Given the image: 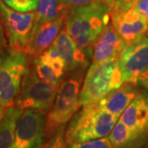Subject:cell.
<instances>
[{"label":"cell","mask_w":148,"mask_h":148,"mask_svg":"<svg viewBox=\"0 0 148 148\" xmlns=\"http://www.w3.org/2000/svg\"><path fill=\"white\" fill-rule=\"evenodd\" d=\"M5 111H6L5 109L0 105V122H1V120H2V118H3V114H4Z\"/></svg>","instance_id":"83f0119b"},{"label":"cell","mask_w":148,"mask_h":148,"mask_svg":"<svg viewBox=\"0 0 148 148\" xmlns=\"http://www.w3.org/2000/svg\"><path fill=\"white\" fill-rule=\"evenodd\" d=\"M144 148H148V139H147V144L145 145V147Z\"/></svg>","instance_id":"f1b7e54d"},{"label":"cell","mask_w":148,"mask_h":148,"mask_svg":"<svg viewBox=\"0 0 148 148\" xmlns=\"http://www.w3.org/2000/svg\"><path fill=\"white\" fill-rule=\"evenodd\" d=\"M32 61L38 76L52 84H60L68 72L64 58L51 46Z\"/></svg>","instance_id":"5bb4252c"},{"label":"cell","mask_w":148,"mask_h":148,"mask_svg":"<svg viewBox=\"0 0 148 148\" xmlns=\"http://www.w3.org/2000/svg\"><path fill=\"white\" fill-rule=\"evenodd\" d=\"M66 148H113L109 138H99L83 143H76L67 145Z\"/></svg>","instance_id":"44dd1931"},{"label":"cell","mask_w":148,"mask_h":148,"mask_svg":"<svg viewBox=\"0 0 148 148\" xmlns=\"http://www.w3.org/2000/svg\"><path fill=\"white\" fill-rule=\"evenodd\" d=\"M119 117L104 110L99 101L82 106L69 123L64 133L67 145L108 137Z\"/></svg>","instance_id":"7a4b0ae2"},{"label":"cell","mask_w":148,"mask_h":148,"mask_svg":"<svg viewBox=\"0 0 148 148\" xmlns=\"http://www.w3.org/2000/svg\"><path fill=\"white\" fill-rule=\"evenodd\" d=\"M127 46L110 21L94 44L91 64L119 59Z\"/></svg>","instance_id":"4fadbf2b"},{"label":"cell","mask_w":148,"mask_h":148,"mask_svg":"<svg viewBox=\"0 0 148 148\" xmlns=\"http://www.w3.org/2000/svg\"><path fill=\"white\" fill-rule=\"evenodd\" d=\"M113 6L95 3L72 8L65 19V29L82 49L93 53L96 39L111 21Z\"/></svg>","instance_id":"6da1fadb"},{"label":"cell","mask_w":148,"mask_h":148,"mask_svg":"<svg viewBox=\"0 0 148 148\" xmlns=\"http://www.w3.org/2000/svg\"><path fill=\"white\" fill-rule=\"evenodd\" d=\"M65 19L66 16H62L55 21L33 26L25 48V52L31 59L36 58L51 46L56 37L62 31Z\"/></svg>","instance_id":"7c38bea8"},{"label":"cell","mask_w":148,"mask_h":148,"mask_svg":"<svg viewBox=\"0 0 148 148\" xmlns=\"http://www.w3.org/2000/svg\"><path fill=\"white\" fill-rule=\"evenodd\" d=\"M35 19V11L20 12L13 10L6 5L3 0H0V22L10 47L25 51Z\"/></svg>","instance_id":"52a82bcc"},{"label":"cell","mask_w":148,"mask_h":148,"mask_svg":"<svg viewBox=\"0 0 148 148\" xmlns=\"http://www.w3.org/2000/svg\"><path fill=\"white\" fill-rule=\"evenodd\" d=\"M134 8L144 17L148 27V0H138Z\"/></svg>","instance_id":"d4e9b609"},{"label":"cell","mask_w":148,"mask_h":148,"mask_svg":"<svg viewBox=\"0 0 148 148\" xmlns=\"http://www.w3.org/2000/svg\"><path fill=\"white\" fill-rule=\"evenodd\" d=\"M51 47L55 49L65 61L68 72H76L87 68L93 53L82 49L70 36L66 29L62 30Z\"/></svg>","instance_id":"8fae6325"},{"label":"cell","mask_w":148,"mask_h":148,"mask_svg":"<svg viewBox=\"0 0 148 148\" xmlns=\"http://www.w3.org/2000/svg\"><path fill=\"white\" fill-rule=\"evenodd\" d=\"M8 45V40L5 36L4 29L0 22V49Z\"/></svg>","instance_id":"4316f807"},{"label":"cell","mask_w":148,"mask_h":148,"mask_svg":"<svg viewBox=\"0 0 148 148\" xmlns=\"http://www.w3.org/2000/svg\"><path fill=\"white\" fill-rule=\"evenodd\" d=\"M86 69L73 72L60 82L53 107L47 114L45 138H50L56 132L64 130L67 123L77 113L82 106L81 89Z\"/></svg>","instance_id":"3957f363"},{"label":"cell","mask_w":148,"mask_h":148,"mask_svg":"<svg viewBox=\"0 0 148 148\" xmlns=\"http://www.w3.org/2000/svg\"><path fill=\"white\" fill-rule=\"evenodd\" d=\"M111 23L127 46L140 41L147 34V21L134 7L126 11L113 8Z\"/></svg>","instance_id":"9c48e42d"},{"label":"cell","mask_w":148,"mask_h":148,"mask_svg":"<svg viewBox=\"0 0 148 148\" xmlns=\"http://www.w3.org/2000/svg\"><path fill=\"white\" fill-rule=\"evenodd\" d=\"M138 0H115L114 8L119 10L126 11L133 8Z\"/></svg>","instance_id":"cb8c5ba5"},{"label":"cell","mask_w":148,"mask_h":148,"mask_svg":"<svg viewBox=\"0 0 148 148\" xmlns=\"http://www.w3.org/2000/svg\"><path fill=\"white\" fill-rule=\"evenodd\" d=\"M30 58L24 50L9 45L0 49V105L5 110L14 106Z\"/></svg>","instance_id":"277c9868"},{"label":"cell","mask_w":148,"mask_h":148,"mask_svg":"<svg viewBox=\"0 0 148 148\" xmlns=\"http://www.w3.org/2000/svg\"><path fill=\"white\" fill-rule=\"evenodd\" d=\"M123 82L137 84L141 74L148 70V37L128 45L119 59Z\"/></svg>","instance_id":"30bf717a"},{"label":"cell","mask_w":148,"mask_h":148,"mask_svg":"<svg viewBox=\"0 0 148 148\" xmlns=\"http://www.w3.org/2000/svg\"><path fill=\"white\" fill-rule=\"evenodd\" d=\"M65 5L69 8V9L78 8L82 6L95 4V3H106L114 7L115 0H63Z\"/></svg>","instance_id":"7402d4cb"},{"label":"cell","mask_w":148,"mask_h":148,"mask_svg":"<svg viewBox=\"0 0 148 148\" xmlns=\"http://www.w3.org/2000/svg\"><path fill=\"white\" fill-rule=\"evenodd\" d=\"M137 86L132 82H123L119 88L112 90L98 101L104 110L119 118L139 94Z\"/></svg>","instance_id":"9a60e30c"},{"label":"cell","mask_w":148,"mask_h":148,"mask_svg":"<svg viewBox=\"0 0 148 148\" xmlns=\"http://www.w3.org/2000/svg\"><path fill=\"white\" fill-rule=\"evenodd\" d=\"M137 85L148 90V70L141 74L137 79Z\"/></svg>","instance_id":"484cf974"},{"label":"cell","mask_w":148,"mask_h":148,"mask_svg":"<svg viewBox=\"0 0 148 148\" xmlns=\"http://www.w3.org/2000/svg\"><path fill=\"white\" fill-rule=\"evenodd\" d=\"M22 113L15 106L6 110L0 122V148H13L16 124Z\"/></svg>","instance_id":"ac0fdd59"},{"label":"cell","mask_w":148,"mask_h":148,"mask_svg":"<svg viewBox=\"0 0 148 148\" xmlns=\"http://www.w3.org/2000/svg\"><path fill=\"white\" fill-rule=\"evenodd\" d=\"M67 143L65 141L64 130L56 132L53 136L49 138L40 148H66Z\"/></svg>","instance_id":"603a6c76"},{"label":"cell","mask_w":148,"mask_h":148,"mask_svg":"<svg viewBox=\"0 0 148 148\" xmlns=\"http://www.w3.org/2000/svg\"><path fill=\"white\" fill-rule=\"evenodd\" d=\"M6 5L20 12H34L37 9L39 0H3Z\"/></svg>","instance_id":"ffe728a7"},{"label":"cell","mask_w":148,"mask_h":148,"mask_svg":"<svg viewBox=\"0 0 148 148\" xmlns=\"http://www.w3.org/2000/svg\"><path fill=\"white\" fill-rule=\"evenodd\" d=\"M119 120L134 131L148 132L147 93H139L123 112Z\"/></svg>","instance_id":"2e32d148"},{"label":"cell","mask_w":148,"mask_h":148,"mask_svg":"<svg viewBox=\"0 0 148 148\" xmlns=\"http://www.w3.org/2000/svg\"><path fill=\"white\" fill-rule=\"evenodd\" d=\"M123 83L119 59H110L100 64H91L81 89L82 106L98 101Z\"/></svg>","instance_id":"5b68a950"},{"label":"cell","mask_w":148,"mask_h":148,"mask_svg":"<svg viewBox=\"0 0 148 148\" xmlns=\"http://www.w3.org/2000/svg\"><path fill=\"white\" fill-rule=\"evenodd\" d=\"M59 85L41 79L32 63L24 74L14 106L22 110H35L48 114L53 107Z\"/></svg>","instance_id":"8992f818"},{"label":"cell","mask_w":148,"mask_h":148,"mask_svg":"<svg viewBox=\"0 0 148 148\" xmlns=\"http://www.w3.org/2000/svg\"><path fill=\"white\" fill-rule=\"evenodd\" d=\"M113 148H144L148 132L134 131L122 121H118L108 136Z\"/></svg>","instance_id":"e0dca14e"},{"label":"cell","mask_w":148,"mask_h":148,"mask_svg":"<svg viewBox=\"0 0 148 148\" xmlns=\"http://www.w3.org/2000/svg\"><path fill=\"white\" fill-rule=\"evenodd\" d=\"M69 11V8L63 0H39L34 26L55 21L62 16H67Z\"/></svg>","instance_id":"d6986e66"},{"label":"cell","mask_w":148,"mask_h":148,"mask_svg":"<svg viewBox=\"0 0 148 148\" xmlns=\"http://www.w3.org/2000/svg\"><path fill=\"white\" fill-rule=\"evenodd\" d=\"M47 115L35 110H25L16 124L13 148H40L45 144Z\"/></svg>","instance_id":"ba28073f"}]
</instances>
